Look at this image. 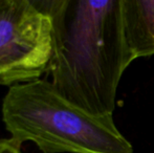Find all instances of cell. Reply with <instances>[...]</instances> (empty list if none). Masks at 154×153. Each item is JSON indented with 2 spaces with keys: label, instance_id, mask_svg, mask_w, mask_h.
<instances>
[{
  "label": "cell",
  "instance_id": "obj_1",
  "mask_svg": "<svg viewBox=\"0 0 154 153\" xmlns=\"http://www.w3.org/2000/svg\"><path fill=\"white\" fill-rule=\"evenodd\" d=\"M39 3L53 19L51 84L87 112L112 115L122 76L135 60L125 37L122 0Z\"/></svg>",
  "mask_w": 154,
  "mask_h": 153
},
{
  "label": "cell",
  "instance_id": "obj_2",
  "mask_svg": "<svg viewBox=\"0 0 154 153\" xmlns=\"http://www.w3.org/2000/svg\"><path fill=\"white\" fill-rule=\"evenodd\" d=\"M2 120L11 137L32 142L42 153H132L131 144L112 115H94L78 107L51 81L38 79L8 88Z\"/></svg>",
  "mask_w": 154,
  "mask_h": 153
},
{
  "label": "cell",
  "instance_id": "obj_3",
  "mask_svg": "<svg viewBox=\"0 0 154 153\" xmlns=\"http://www.w3.org/2000/svg\"><path fill=\"white\" fill-rule=\"evenodd\" d=\"M53 19L31 0H0V85L12 87L47 74Z\"/></svg>",
  "mask_w": 154,
  "mask_h": 153
},
{
  "label": "cell",
  "instance_id": "obj_4",
  "mask_svg": "<svg viewBox=\"0 0 154 153\" xmlns=\"http://www.w3.org/2000/svg\"><path fill=\"white\" fill-rule=\"evenodd\" d=\"M125 37L134 59L154 55V0H122Z\"/></svg>",
  "mask_w": 154,
  "mask_h": 153
},
{
  "label": "cell",
  "instance_id": "obj_5",
  "mask_svg": "<svg viewBox=\"0 0 154 153\" xmlns=\"http://www.w3.org/2000/svg\"><path fill=\"white\" fill-rule=\"evenodd\" d=\"M0 153H21V144L12 137L0 139Z\"/></svg>",
  "mask_w": 154,
  "mask_h": 153
}]
</instances>
